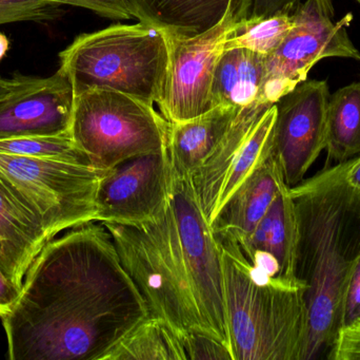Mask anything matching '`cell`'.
I'll return each mask as SVG.
<instances>
[{"mask_svg":"<svg viewBox=\"0 0 360 360\" xmlns=\"http://www.w3.org/2000/svg\"><path fill=\"white\" fill-rule=\"evenodd\" d=\"M360 321V255L347 281L342 302V329ZM340 329V330H342Z\"/></svg>","mask_w":360,"mask_h":360,"instance_id":"27","label":"cell"},{"mask_svg":"<svg viewBox=\"0 0 360 360\" xmlns=\"http://www.w3.org/2000/svg\"><path fill=\"white\" fill-rule=\"evenodd\" d=\"M103 360H188L181 340L162 319L150 316Z\"/></svg>","mask_w":360,"mask_h":360,"instance_id":"21","label":"cell"},{"mask_svg":"<svg viewBox=\"0 0 360 360\" xmlns=\"http://www.w3.org/2000/svg\"><path fill=\"white\" fill-rule=\"evenodd\" d=\"M276 104L241 108L226 135L190 177L197 202L212 225L239 185L272 150Z\"/></svg>","mask_w":360,"mask_h":360,"instance_id":"9","label":"cell"},{"mask_svg":"<svg viewBox=\"0 0 360 360\" xmlns=\"http://www.w3.org/2000/svg\"><path fill=\"white\" fill-rule=\"evenodd\" d=\"M302 0H251L249 17H266L279 13H292Z\"/></svg>","mask_w":360,"mask_h":360,"instance_id":"30","label":"cell"},{"mask_svg":"<svg viewBox=\"0 0 360 360\" xmlns=\"http://www.w3.org/2000/svg\"><path fill=\"white\" fill-rule=\"evenodd\" d=\"M326 80H304L276 103L273 151L290 187L304 180L307 171L326 149V116L329 103Z\"/></svg>","mask_w":360,"mask_h":360,"instance_id":"12","label":"cell"},{"mask_svg":"<svg viewBox=\"0 0 360 360\" xmlns=\"http://www.w3.org/2000/svg\"><path fill=\"white\" fill-rule=\"evenodd\" d=\"M219 243L233 359L302 360L304 285L258 270L237 243Z\"/></svg>","mask_w":360,"mask_h":360,"instance_id":"4","label":"cell"},{"mask_svg":"<svg viewBox=\"0 0 360 360\" xmlns=\"http://www.w3.org/2000/svg\"><path fill=\"white\" fill-rule=\"evenodd\" d=\"M240 109L218 105L191 120L169 123L166 149L172 178H190L218 145Z\"/></svg>","mask_w":360,"mask_h":360,"instance_id":"17","label":"cell"},{"mask_svg":"<svg viewBox=\"0 0 360 360\" xmlns=\"http://www.w3.org/2000/svg\"><path fill=\"white\" fill-rule=\"evenodd\" d=\"M326 150L344 163L360 154V82L338 89L330 97L326 116Z\"/></svg>","mask_w":360,"mask_h":360,"instance_id":"20","label":"cell"},{"mask_svg":"<svg viewBox=\"0 0 360 360\" xmlns=\"http://www.w3.org/2000/svg\"><path fill=\"white\" fill-rule=\"evenodd\" d=\"M292 27L293 18L290 13L248 17L232 25L224 42V50L245 48L269 56L283 44Z\"/></svg>","mask_w":360,"mask_h":360,"instance_id":"22","label":"cell"},{"mask_svg":"<svg viewBox=\"0 0 360 360\" xmlns=\"http://www.w3.org/2000/svg\"><path fill=\"white\" fill-rule=\"evenodd\" d=\"M356 1L360 4V0H356Z\"/></svg>","mask_w":360,"mask_h":360,"instance_id":"34","label":"cell"},{"mask_svg":"<svg viewBox=\"0 0 360 360\" xmlns=\"http://www.w3.org/2000/svg\"><path fill=\"white\" fill-rule=\"evenodd\" d=\"M346 179L351 186L360 192V154L348 161Z\"/></svg>","mask_w":360,"mask_h":360,"instance_id":"32","label":"cell"},{"mask_svg":"<svg viewBox=\"0 0 360 360\" xmlns=\"http://www.w3.org/2000/svg\"><path fill=\"white\" fill-rule=\"evenodd\" d=\"M181 344L188 360H234L231 349L212 336L190 333Z\"/></svg>","mask_w":360,"mask_h":360,"instance_id":"25","label":"cell"},{"mask_svg":"<svg viewBox=\"0 0 360 360\" xmlns=\"http://www.w3.org/2000/svg\"><path fill=\"white\" fill-rule=\"evenodd\" d=\"M172 181L167 149L120 163L99 182L96 221L131 225L153 219L166 205Z\"/></svg>","mask_w":360,"mask_h":360,"instance_id":"11","label":"cell"},{"mask_svg":"<svg viewBox=\"0 0 360 360\" xmlns=\"http://www.w3.org/2000/svg\"><path fill=\"white\" fill-rule=\"evenodd\" d=\"M150 317L101 222L49 241L1 318L11 360H103Z\"/></svg>","mask_w":360,"mask_h":360,"instance_id":"1","label":"cell"},{"mask_svg":"<svg viewBox=\"0 0 360 360\" xmlns=\"http://www.w3.org/2000/svg\"><path fill=\"white\" fill-rule=\"evenodd\" d=\"M348 161L290 188L297 219L294 275L304 285L308 321L302 360L329 359L360 255V192L347 181Z\"/></svg>","mask_w":360,"mask_h":360,"instance_id":"3","label":"cell"},{"mask_svg":"<svg viewBox=\"0 0 360 360\" xmlns=\"http://www.w3.org/2000/svg\"><path fill=\"white\" fill-rule=\"evenodd\" d=\"M238 19L229 12L218 25L194 37L168 36L169 66L158 104L169 123L184 122L213 108L214 71L229 31Z\"/></svg>","mask_w":360,"mask_h":360,"instance_id":"10","label":"cell"},{"mask_svg":"<svg viewBox=\"0 0 360 360\" xmlns=\"http://www.w3.org/2000/svg\"><path fill=\"white\" fill-rule=\"evenodd\" d=\"M169 122L153 105L110 89L74 95L70 135L99 168L166 149Z\"/></svg>","mask_w":360,"mask_h":360,"instance_id":"6","label":"cell"},{"mask_svg":"<svg viewBox=\"0 0 360 360\" xmlns=\"http://www.w3.org/2000/svg\"><path fill=\"white\" fill-rule=\"evenodd\" d=\"M287 185L272 150L233 192L211 228L219 242L239 243L250 236L266 215L278 192Z\"/></svg>","mask_w":360,"mask_h":360,"instance_id":"14","label":"cell"},{"mask_svg":"<svg viewBox=\"0 0 360 360\" xmlns=\"http://www.w3.org/2000/svg\"><path fill=\"white\" fill-rule=\"evenodd\" d=\"M0 154L93 164L91 159L76 145L70 133L2 139H0Z\"/></svg>","mask_w":360,"mask_h":360,"instance_id":"23","label":"cell"},{"mask_svg":"<svg viewBox=\"0 0 360 360\" xmlns=\"http://www.w3.org/2000/svg\"><path fill=\"white\" fill-rule=\"evenodd\" d=\"M74 90L63 70L42 86L0 104V139L70 133Z\"/></svg>","mask_w":360,"mask_h":360,"instance_id":"13","label":"cell"},{"mask_svg":"<svg viewBox=\"0 0 360 360\" xmlns=\"http://www.w3.org/2000/svg\"><path fill=\"white\" fill-rule=\"evenodd\" d=\"M74 95L110 89L153 105L164 92L169 66L168 36L141 23L113 25L78 35L59 53Z\"/></svg>","mask_w":360,"mask_h":360,"instance_id":"5","label":"cell"},{"mask_svg":"<svg viewBox=\"0 0 360 360\" xmlns=\"http://www.w3.org/2000/svg\"><path fill=\"white\" fill-rule=\"evenodd\" d=\"M293 27L283 44L266 56L259 101L274 105L308 78L315 63L329 57L360 61L348 33L353 14L335 20L333 0H306L292 13Z\"/></svg>","mask_w":360,"mask_h":360,"instance_id":"8","label":"cell"},{"mask_svg":"<svg viewBox=\"0 0 360 360\" xmlns=\"http://www.w3.org/2000/svg\"><path fill=\"white\" fill-rule=\"evenodd\" d=\"M103 225L150 316L165 321L180 340L197 333L231 349L221 245L197 202L190 178H173L168 201L153 219Z\"/></svg>","mask_w":360,"mask_h":360,"instance_id":"2","label":"cell"},{"mask_svg":"<svg viewBox=\"0 0 360 360\" xmlns=\"http://www.w3.org/2000/svg\"><path fill=\"white\" fill-rule=\"evenodd\" d=\"M266 56L245 48L224 50L212 82L213 108L218 105L243 108L259 101Z\"/></svg>","mask_w":360,"mask_h":360,"instance_id":"19","label":"cell"},{"mask_svg":"<svg viewBox=\"0 0 360 360\" xmlns=\"http://www.w3.org/2000/svg\"><path fill=\"white\" fill-rule=\"evenodd\" d=\"M49 241L40 218L0 181V268L19 289Z\"/></svg>","mask_w":360,"mask_h":360,"instance_id":"16","label":"cell"},{"mask_svg":"<svg viewBox=\"0 0 360 360\" xmlns=\"http://www.w3.org/2000/svg\"><path fill=\"white\" fill-rule=\"evenodd\" d=\"M56 0H0V25L19 21H46L57 18Z\"/></svg>","mask_w":360,"mask_h":360,"instance_id":"24","label":"cell"},{"mask_svg":"<svg viewBox=\"0 0 360 360\" xmlns=\"http://www.w3.org/2000/svg\"><path fill=\"white\" fill-rule=\"evenodd\" d=\"M10 48V42L4 34L0 33V61L6 56Z\"/></svg>","mask_w":360,"mask_h":360,"instance_id":"33","label":"cell"},{"mask_svg":"<svg viewBox=\"0 0 360 360\" xmlns=\"http://www.w3.org/2000/svg\"><path fill=\"white\" fill-rule=\"evenodd\" d=\"M135 18L169 36L194 37L224 20L229 12L249 17L251 0H130Z\"/></svg>","mask_w":360,"mask_h":360,"instance_id":"15","label":"cell"},{"mask_svg":"<svg viewBox=\"0 0 360 360\" xmlns=\"http://www.w3.org/2000/svg\"><path fill=\"white\" fill-rule=\"evenodd\" d=\"M46 82V78L29 77V76H16L11 80L0 77V104L21 93L38 88Z\"/></svg>","mask_w":360,"mask_h":360,"instance_id":"29","label":"cell"},{"mask_svg":"<svg viewBox=\"0 0 360 360\" xmlns=\"http://www.w3.org/2000/svg\"><path fill=\"white\" fill-rule=\"evenodd\" d=\"M108 170L93 164L0 154V181L40 218L50 241L96 221L97 188Z\"/></svg>","mask_w":360,"mask_h":360,"instance_id":"7","label":"cell"},{"mask_svg":"<svg viewBox=\"0 0 360 360\" xmlns=\"http://www.w3.org/2000/svg\"><path fill=\"white\" fill-rule=\"evenodd\" d=\"M328 360H360V321L340 330Z\"/></svg>","mask_w":360,"mask_h":360,"instance_id":"28","label":"cell"},{"mask_svg":"<svg viewBox=\"0 0 360 360\" xmlns=\"http://www.w3.org/2000/svg\"><path fill=\"white\" fill-rule=\"evenodd\" d=\"M20 290L0 268V319L4 318L12 311Z\"/></svg>","mask_w":360,"mask_h":360,"instance_id":"31","label":"cell"},{"mask_svg":"<svg viewBox=\"0 0 360 360\" xmlns=\"http://www.w3.org/2000/svg\"><path fill=\"white\" fill-rule=\"evenodd\" d=\"M59 4L88 8L105 18L128 20L135 18L130 0H56Z\"/></svg>","mask_w":360,"mask_h":360,"instance_id":"26","label":"cell"},{"mask_svg":"<svg viewBox=\"0 0 360 360\" xmlns=\"http://www.w3.org/2000/svg\"><path fill=\"white\" fill-rule=\"evenodd\" d=\"M290 188H281L255 230L237 244L247 258L257 254L272 256L281 266V278L298 281L294 275L297 219Z\"/></svg>","mask_w":360,"mask_h":360,"instance_id":"18","label":"cell"}]
</instances>
